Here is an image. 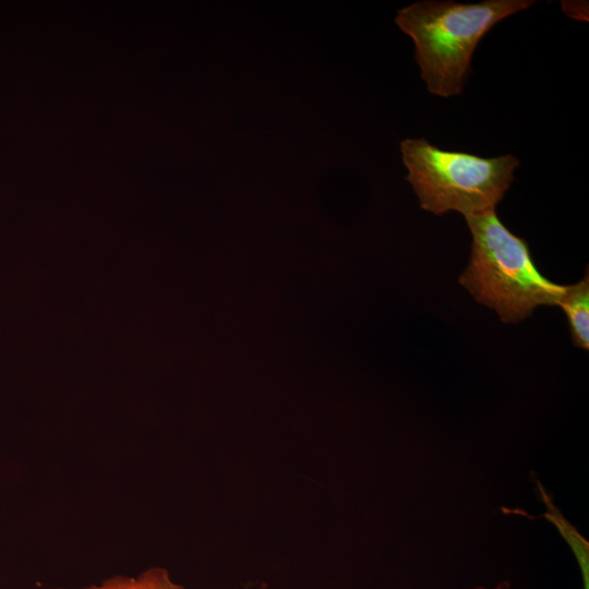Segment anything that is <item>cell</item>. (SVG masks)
<instances>
[{"label":"cell","instance_id":"7a4b0ae2","mask_svg":"<svg viewBox=\"0 0 589 589\" xmlns=\"http://www.w3.org/2000/svg\"><path fill=\"white\" fill-rule=\"evenodd\" d=\"M465 218L472 243L459 283L479 303L505 323L522 321L540 305H557L566 286L538 271L526 240L510 232L495 209Z\"/></svg>","mask_w":589,"mask_h":589},{"label":"cell","instance_id":"277c9868","mask_svg":"<svg viewBox=\"0 0 589 589\" xmlns=\"http://www.w3.org/2000/svg\"><path fill=\"white\" fill-rule=\"evenodd\" d=\"M560 305L566 314L570 336L576 347L589 348V277L588 273L577 284L566 286L560 299Z\"/></svg>","mask_w":589,"mask_h":589},{"label":"cell","instance_id":"5b68a950","mask_svg":"<svg viewBox=\"0 0 589 589\" xmlns=\"http://www.w3.org/2000/svg\"><path fill=\"white\" fill-rule=\"evenodd\" d=\"M83 589H184L175 584L167 569L151 567L139 577L113 576L100 585H92Z\"/></svg>","mask_w":589,"mask_h":589},{"label":"cell","instance_id":"6da1fadb","mask_svg":"<svg viewBox=\"0 0 589 589\" xmlns=\"http://www.w3.org/2000/svg\"><path fill=\"white\" fill-rule=\"evenodd\" d=\"M533 3L532 0L478 3L425 0L400 9L395 22L414 43V58L428 91L452 97L462 92L473 52L483 36L502 20Z\"/></svg>","mask_w":589,"mask_h":589},{"label":"cell","instance_id":"3957f363","mask_svg":"<svg viewBox=\"0 0 589 589\" xmlns=\"http://www.w3.org/2000/svg\"><path fill=\"white\" fill-rule=\"evenodd\" d=\"M400 152L420 207L435 215L495 209L520 165L512 154L485 158L441 149L425 139L404 140Z\"/></svg>","mask_w":589,"mask_h":589}]
</instances>
